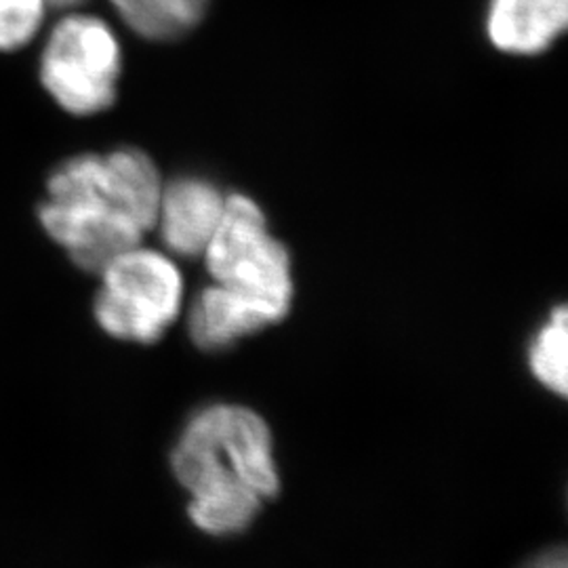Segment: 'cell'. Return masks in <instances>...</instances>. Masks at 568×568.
<instances>
[{"label": "cell", "instance_id": "cell-1", "mask_svg": "<svg viewBox=\"0 0 568 568\" xmlns=\"http://www.w3.org/2000/svg\"><path fill=\"white\" fill-rule=\"evenodd\" d=\"M163 185L142 150L79 154L51 173L39 220L74 264L98 274L156 225Z\"/></svg>", "mask_w": 568, "mask_h": 568}, {"label": "cell", "instance_id": "cell-2", "mask_svg": "<svg viewBox=\"0 0 568 568\" xmlns=\"http://www.w3.org/2000/svg\"><path fill=\"white\" fill-rule=\"evenodd\" d=\"M171 467L190 495L248 488L270 499L281 490L270 427L246 406L199 408L173 447Z\"/></svg>", "mask_w": 568, "mask_h": 568}, {"label": "cell", "instance_id": "cell-3", "mask_svg": "<svg viewBox=\"0 0 568 568\" xmlns=\"http://www.w3.org/2000/svg\"><path fill=\"white\" fill-rule=\"evenodd\" d=\"M213 283L264 307L281 323L293 302L288 251L272 236L262 206L251 196H225L224 215L203 253Z\"/></svg>", "mask_w": 568, "mask_h": 568}, {"label": "cell", "instance_id": "cell-4", "mask_svg": "<svg viewBox=\"0 0 568 568\" xmlns=\"http://www.w3.org/2000/svg\"><path fill=\"white\" fill-rule=\"evenodd\" d=\"M95 321L110 337L154 344L182 312L183 276L178 264L156 248L133 246L98 272Z\"/></svg>", "mask_w": 568, "mask_h": 568}, {"label": "cell", "instance_id": "cell-5", "mask_svg": "<svg viewBox=\"0 0 568 568\" xmlns=\"http://www.w3.org/2000/svg\"><path fill=\"white\" fill-rule=\"evenodd\" d=\"M122 49L108 21L68 13L49 32L41 53V81L61 110L93 116L119 93Z\"/></svg>", "mask_w": 568, "mask_h": 568}, {"label": "cell", "instance_id": "cell-6", "mask_svg": "<svg viewBox=\"0 0 568 568\" xmlns=\"http://www.w3.org/2000/svg\"><path fill=\"white\" fill-rule=\"evenodd\" d=\"M224 206L217 183L203 175H182L163 185L154 227L173 255L199 257L222 222Z\"/></svg>", "mask_w": 568, "mask_h": 568}, {"label": "cell", "instance_id": "cell-7", "mask_svg": "<svg viewBox=\"0 0 568 568\" xmlns=\"http://www.w3.org/2000/svg\"><path fill=\"white\" fill-rule=\"evenodd\" d=\"M568 0H490L487 37L499 51L532 58L567 30Z\"/></svg>", "mask_w": 568, "mask_h": 568}, {"label": "cell", "instance_id": "cell-8", "mask_svg": "<svg viewBox=\"0 0 568 568\" xmlns=\"http://www.w3.org/2000/svg\"><path fill=\"white\" fill-rule=\"evenodd\" d=\"M276 325L272 316L243 295L211 284L203 288L187 314V333L196 347L220 352L265 326Z\"/></svg>", "mask_w": 568, "mask_h": 568}, {"label": "cell", "instance_id": "cell-9", "mask_svg": "<svg viewBox=\"0 0 568 568\" xmlns=\"http://www.w3.org/2000/svg\"><path fill=\"white\" fill-rule=\"evenodd\" d=\"M112 9L145 41H175L196 28L209 0H108Z\"/></svg>", "mask_w": 568, "mask_h": 568}, {"label": "cell", "instance_id": "cell-10", "mask_svg": "<svg viewBox=\"0 0 568 568\" xmlns=\"http://www.w3.org/2000/svg\"><path fill=\"white\" fill-rule=\"evenodd\" d=\"M264 499L248 488H227L192 495L187 516L194 527L213 537L239 535L257 518Z\"/></svg>", "mask_w": 568, "mask_h": 568}, {"label": "cell", "instance_id": "cell-11", "mask_svg": "<svg viewBox=\"0 0 568 568\" xmlns=\"http://www.w3.org/2000/svg\"><path fill=\"white\" fill-rule=\"evenodd\" d=\"M567 305L549 312L548 321L539 326L528 345V366L535 379L560 398L567 396Z\"/></svg>", "mask_w": 568, "mask_h": 568}, {"label": "cell", "instance_id": "cell-12", "mask_svg": "<svg viewBox=\"0 0 568 568\" xmlns=\"http://www.w3.org/2000/svg\"><path fill=\"white\" fill-rule=\"evenodd\" d=\"M47 13V0H0V51H18L34 41Z\"/></svg>", "mask_w": 568, "mask_h": 568}, {"label": "cell", "instance_id": "cell-13", "mask_svg": "<svg viewBox=\"0 0 568 568\" xmlns=\"http://www.w3.org/2000/svg\"><path fill=\"white\" fill-rule=\"evenodd\" d=\"M523 568H568L567 548L562 546L548 548L537 554L535 558H530Z\"/></svg>", "mask_w": 568, "mask_h": 568}, {"label": "cell", "instance_id": "cell-14", "mask_svg": "<svg viewBox=\"0 0 568 568\" xmlns=\"http://www.w3.org/2000/svg\"><path fill=\"white\" fill-rule=\"evenodd\" d=\"M82 0H47V7H58V9H74L79 7Z\"/></svg>", "mask_w": 568, "mask_h": 568}]
</instances>
